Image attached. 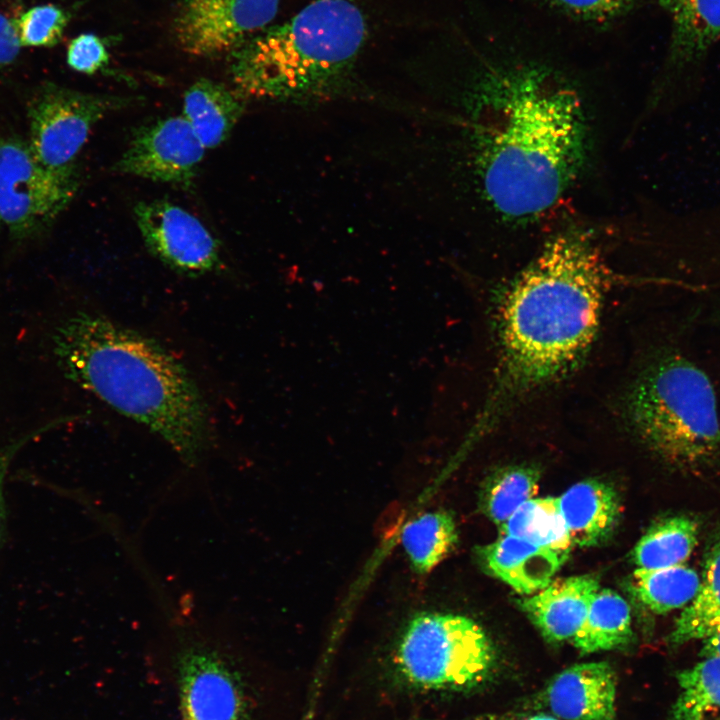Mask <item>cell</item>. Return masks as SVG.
Instances as JSON below:
<instances>
[{"instance_id": "d6986e66", "label": "cell", "mask_w": 720, "mask_h": 720, "mask_svg": "<svg viewBox=\"0 0 720 720\" xmlns=\"http://www.w3.org/2000/svg\"><path fill=\"white\" fill-rule=\"evenodd\" d=\"M633 640L630 607L617 592L599 589L571 642L582 653L621 648Z\"/></svg>"}, {"instance_id": "9a60e30c", "label": "cell", "mask_w": 720, "mask_h": 720, "mask_svg": "<svg viewBox=\"0 0 720 720\" xmlns=\"http://www.w3.org/2000/svg\"><path fill=\"white\" fill-rule=\"evenodd\" d=\"M477 555L488 573L521 594L543 589L568 559L567 555L508 535L479 547Z\"/></svg>"}, {"instance_id": "1f68e13d", "label": "cell", "mask_w": 720, "mask_h": 720, "mask_svg": "<svg viewBox=\"0 0 720 720\" xmlns=\"http://www.w3.org/2000/svg\"><path fill=\"white\" fill-rule=\"evenodd\" d=\"M471 720H560V719L551 714H547V713H534V714L507 713V714H485V715L475 717Z\"/></svg>"}, {"instance_id": "7c38bea8", "label": "cell", "mask_w": 720, "mask_h": 720, "mask_svg": "<svg viewBox=\"0 0 720 720\" xmlns=\"http://www.w3.org/2000/svg\"><path fill=\"white\" fill-rule=\"evenodd\" d=\"M205 150L183 115L170 116L137 129L115 169L124 174L189 187Z\"/></svg>"}, {"instance_id": "52a82bcc", "label": "cell", "mask_w": 720, "mask_h": 720, "mask_svg": "<svg viewBox=\"0 0 720 720\" xmlns=\"http://www.w3.org/2000/svg\"><path fill=\"white\" fill-rule=\"evenodd\" d=\"M402 676L424 689H463L483 682L495 662L484 630L451 613L420 612L406 625L397 648Z\"/></svg>"}, {"instance_id": "484cf974", "label": "cell", "mask_w": 720, "mask_h": 720, "mask_svg": "<svg viewBox=\"0 0 720 720\" xmlns=\"http://www.w3.org/2000/svg\"><path fill=\"white\" fill-rule=\"evenodd\" d=\"M540 471L531 466H508L493 472L483 483L479 506L498 528L537 493Z\"/></svg>"}, {"instance_id": "8992f818", "label": "cell", "mask_w": 720, "mask_h": 720, "mask_svg": "<svg viewBox=\"0 0 720 720\" xmlns=\"http://www.w3.org/2000/svg\"><path fill=\"white\" fill-rule=\"evenodd\" d=\"M156 658L178 720H251L247 679L232 639L185 624L171 630Z\"/></svg>"}, {"instance_id": "30bf717a", "label": "cell", "mask_w": 720, "mask_h": 720, "mask_svg": "<svg viewBox=\"0 0 720 720\" xmlns=\"http://www.w3.org/2000/svg\"><path fill=\"white\" fill-rule=\"evenodd\" d=\"M280 0H181L173 20L178 46L196 57L232 53L274 20Z\"/></svg>"}, {"instance_id": "2e32d148", "label": "cell", "mask_w": 720, "mask_h": 720, "mask_svg": "<svg viewBox=\"0 0 720 720\" xmlns=\"http://www.w3.org/2000/svg\"><path fill=\"white\" fill-rule=\"evenodd\" d=\"M573 546L592 547L606 541L620 518V500L608 483L588 479L557 497Z\"/></svg>"}, {"instance_id": "e0dca14e", "label": "cell", "mask_w": 720, "mask_h": 720, "mask_svg": "<svg viewBox=\"0 0 720 720\" xmlns=\"http://www.w3.org/2000/svg\"><path fill=\"white\" fill-rule=\"evenodd\" d=\"M236 89L210 79H199L184 94L183 116L206 149L219 146L230 135L245 108Z\"/></svg>"}, {"instance_id": "6da1fadb", "label": "cell", "mask_w": 720, "mask_h": 720, "mask_svg": "<svg viewBox=\"0 0 720 720\" xmlns=\"http://www.w3.org/2000/svg\"><path fill=\"white\" fill-rule=\"evenodd\" d=\"M478 88L486 198L506 217H536L559 201L583 166L580 98L557 71L528 61L488 66Z\"/></svg>"}, {"instance_id": "ac0fdd59", "label": "cell", "mask_w": 720, "mask_h": 720, "mask_svg": "<svg viewBox=\"0 0 720 720\" xmlns=\"http://www.w3.org/2000/svg\"><path fill=\"white\" fill-rule=\"evenodd\" d=\"M672 24L670 67L697 61L720 38V0H657Z\"/></svg>"}, {"instance_id": "7402d4cb", "label": "cell", "mask_w": 720, "mask_h": 720, "mask_svg": "<svg viewBox=\"0 0 720 720\" xmlns=\"http://www.w3.org/2000/svg\"><path fill=\"white\" fill-rule=\"evenodd\" d=\"M720 627V542L708 552L703 578L690 604L676 620L668 641L680 646L704 640Z\"/></svg>"}, {"instance_id": "4fadbf2b", "label": "cell", "mask_w": 720, "mask_h": 720, "mask_svg": "<svg viewBox=\"0 0 720 720\" xmlns=\"http://www.w3.org/2000/svg\"><path fill=\"white\" fill-rule=\"evenodd\" d=\"M616 685L608 662L575 664L553 677L540 703L563 720H617Z\"/></svg>"}, {"instance_id": "ffe728a7", "label": "cell", "mask_w": 720, "mask_h": 720, "mask_svg": "<svg viewBox=\"0 0 720 720\" xmlns=\"http://www.w3.org/2000/svg\"><path fill=\"white\" fill-rule=\"evenodd\" d=\"M698 531L697 522L685 515L660 519L636 543L633 562L642 569L681 565L697 545Z\"/></svg>"}, {"instance_id": "f1b7e54d", "label": "cell", "mask_w": 720, "mask_h": 720, "mask_svg": "<svg viewBox=\"0 0 720 720\" xmlns=\"http://www.w3.org/2000/svg\"><path fill=\"white\" fill-rule=\"evenodd\" d=\"M66 60L72 70L92 75L108 64L109 53L101 37L83 33L70 41Z\"/></svg>"}, {"instance_id": "5bb4252c", "label": "cell", "mask_w": 720, "mask_h": 720, "mask_svg": "<svg viewBox=\"0 0 720 720\" xmlns=\"http://www.w3.org/2000/svg\"><path fill=\"white\" fill-rule=\"evenodd\" d=\"M599 589V581L592 575L561 578L521 599L519 604L547 641H571Z\"/></svg>"}, {"instance_id": "836d02e7", "label": "cell", "mask_w": 720, "mask_h": 720, "mask_svg": "<svg viewBox=\"0 0 720 720\" xmlns=\"http://www.w3.org/2000/svg\"><path fill=\"white\" fill-rule=\"evenodd\" d=\"M1 224V223H0Z\"/></svg>"}, {"instance_id": "3957f363", "label": "cell", "mask_w": 720, "mask_h": 720, "mask_svg": "<svg viewBox=\"0 0 720 720\" xmlns=\"http://www.w3.org/2000/svg\"><path fill=\"white\" fill-rule=\"evenodd\" d=\"M51 340L66 377L145 425L185 463L199 462L210 443L206 404L186 368L163 347L82 311L62 321Z\"/></svg>"}, {"instance_id": "d6a6232c", "label": "cell", "mask_w": 720, "mask_h": 720, "mask_svg": "<svg viewBox=\"0 0 720 720\" xmlns=\"http://www.w3.org/2000/svg\"><path fill=\"white\" fill-rule=\"evenodd\" d=\"M700 654L703 657H720V627L711 636L703 640Z\"/></svg>"}, {"instance_id": "ba28073f", "label": "cell", "mask_w": 720, "mask_h": 720, "mask_svg": "<svg viewBox=\"0 0 720 720\" xmlns=\"http://www.w3.org/2000/svg\"><path fill=\"white\" fill-rule=\"evenodd\" d=\"M130 103L128 98L47 84L28 106L29 147L47 169L73 176V162L95 124Z\"/></svg>"}, {"instance_id": "4316f807", "label": "cell", "mask_w": 720, "mask_h": 720, "mask_svg": "<svg viewBox=\"0 0 720 720\" xmlns=\"http://www.w3.org/2000/svg\"><path fill=\"white\" fill-rule=\"evenodd\" d=\"M70 15L63 8L45 4L25 11L16 21L22 47H52L62 39Z\"/></svg>"}, {"instance_id": "603a6c76", "label": "cell", "mask_w": 720, "mask_h": 720, "mask_svg": "<svg viewBox=\"0 0 720 720\" xmlns=\"http://www.w3.org/2000/svg\"><path fill=\"white\" fill-rule=\"evenodd\" d=\"M499 530L501 535L523 539L567 556L573 547L557 498L553 497L526 501Z\"/></svg>"}, {"instance_id": "8fae6325", "label": "cell", "mask_w": 720, "mask_h": 720, "mask_svg": "<svg viewBox=\"0 0 720 720\" xmlns=\"http://www.w3.org/2000/svg\"><path fill=\"white\" fill-rule=\"evenodd\" d=\"M135 218L147 248L168 267L188 275L215 271L220 246L194 215L168 201L141 202Z\"/></svg>"}, {"instance_id": "7a4b0ae2", "label": "cell", "mask_w": 720, "mask_h": 720, "mask_svg": "<svg viewBox=\"0 0 720 720\" xmlns=\"http://www.w3.org/2000/svg\"><path fill=\"white\" fill-rule=\"evenodd\" d=\"M609 280L589 231L566 230L546 243L501 303V358L489 417L583 358L596 335Z\"/></svg>"}, {"instance_id": "4dcf8cb0", "label": "cell", "mask_w": 720, "mask_h": 720, "mask_svg": "<svg viewBox=\"0 0 720 720\" xmlns=\"http://www.w3.org/2000/svg\"><path fill=\"white\" fill-rule=\"evenodd\" d=\"M21 48L15 21L0 12V69L13 63Z\"/></svg>"}, {"instance_id": "d4e9b609", "label": "cell", "mask_w": 720, "mask_h": 720, "mask_svg": "<svg viewBox=\"0 0 720 720\" xmlns=\"http://www.w3.org/2000/svg\"><path fill=\"white\" fill-rule=\"evenodd\" d=\"M698 573L683 564L657 569L638 568L631 586L635 596L651 611L664 614L692 601L699 586Z\"/></svg>"}, {"instance_id": "cb8c5ba5", "label": "cell", "mask_w": 720, "mask_h": 720, "mask_svg": "<svg viewBox=\"0 0 720 720\" xmlns=\"http://www.w3.org/2000/svg\"><path fill=\"white\" fill-rule=\"evenodd\" d=\"M676 678L680 691L668 720H720V657H704Z\"/></svg>"}, {"instance_id": "277c9868", "label": "cell", "mask_w": 720, "mask_h": 720, "mask_svg": "<svg viewBox=\"0 0 720 720\" xmlns=\"http://www.w3.org/2000/svg\"><path fill=\"white\" fill-rule=\"evenodd\" d=\"M368 35L351 0H315L231 53L235 89L246 99L304 100L344 86Z\"/></svg>"}, {"instance_id": "5b68a950", "label": "cell", "mask_w": 720, "mask_h": 720, "mask_svg": "<svg viewBox=\"0 0 720 720\" xmlns=\"http://www.w3.org/2000/svg\"><path fill=\"white\" fill-rule=\"evenodd\" d=\"M630 422L663 460L683 468L711 461L720 449V423L711 381L680 356L662 358L632 386Z\"/></svg>"}, {"instance_id": "83f0119b", "label": "cell", "mask_w": 720, "mask_h": 720, "mask_svg": "<svg viewBox=\"0 0 720 720\" xmlns=\"http://www.w3.org/2000/svg\"><path fill=\"white\" fill-rule=\"evenodd\" d=\"M550 7L573 19L592 24H608L630 12L640 0H543Z\"/></svg>"}, {"instance_id": "9c48e42d", "label": "cell", "mask_w": 720, "mask_h": 720, "mask_svg": "<svg viewBox=\"0 0 720 720\" xmlns=\"http://www.w3.org/2000/svg\"><path fill=\"white\" fill-rule=\"evenodd\" d=\"M76 191L73 176L44 167L29 145L0 140V223L27 237L51 222Z\"/></svg>"}, {"instance_id": "f546056e", "label": "cell", "mask_w": 720, "mask_h": 720, "mask_svg": "<svg viewBox=\"0 0 720 720\" xmlns=\"http://www.w3.org/2000/svg\"><path fill=\"white\" fill-rule=\"evenodd\" d=\"M54 423H48L22 435L0 448V545L2 544L6 529V504L4 496V483L8 468L17 452L32 439L49 430Z\"/></svg>"}, {"instance_id": "44dd1931", "label": "cell", "mask_w": 720, "mask_h": 720, "mask_svg": "<svg viewBox=\"0 0 720 720\" xmlns=\"http://www.w3.org/2000/svg\"><path fill=\"white\" fill-rule=\"evenodd\" d=\"M457 542L455 520L444 510L418 515L404 526L401 533L402 547L418 574L432 571L453 552Z\"/></svg>"}]
</instances>
